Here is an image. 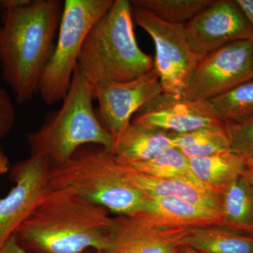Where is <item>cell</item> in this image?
<instances>
[{"label": "cell", "instance_id": "obj_8", "mask_svg": "<svg viewBox=\"0 0 253 253\" xmlns=\"http://www.w3.org/2000/svg\"><path fill=\"white\" fill-rule=\"evenodd\" d=\"M252 41L235 42L205 56L189 82L185 97L209 101L253 79Z\"/></svg>", "mask_w": 253, "mask_h": 253}, {"label": "cell", "instance_id": "obj_1", "mask_svg": "<svg viewBox=\"0 0 253 253\" xmlns=\"http://www.w3.org/2000/svg\"><path fill=\"white\" fill-rule=\"evenodd\" d=\"M116 218L106 208L68 189H49L14 234L32 252L106 253L112 244Z\"/></svg>", "mask_w": 253, "mask_h": 253}, {"label": "cell", "instance_id": "obj_21", "mask_svg": "<svg viewBox=\"0 0 253 253\" xmlns=\"http://www.w3.org/2000/svg\"><path fill=\"white\" fill-rule=\"evenodd\" d=\"M129 166L134 170L154 177L186 181L207 189L195 176L189 158L173 146L163 150L148 161Z\"/></svg>", "mask_w": 253, "mask_h": 253}, {"label": "cell", "instance_id": "obj_11", "mask_svg": "<svg viewBox=\"0 0 253 253\" xmlns=\"http://www.w3.org/2000/svg\"><path fill=\"white\" fill-rule=\"evenodd\" d=\"M185 27L191 44L204 56L231 43L253 39L252 23L236 0H214Z\"/></svg>", "mask_w": 253, "mask_h": 253}, {"label": "cell", "instance_id": "obj_5", "mask_svg": "<svg viewBox=\"0 0 253 253\" xmlns=\"http://www.w3.org/2000/svg\"><path fill=\"white\" fill-rule=\"evenodd\" d=\"M49 189H68L120 216L144 212L147 196L131 185L124 165L111 151L80 148L61 164L51 166Z\"/></svg>", "mask_w": 253, "mask_h": 253}, {"label": "cell", "instance_id": "obj_10", "mask_svg": "<svg viewBox=\"0 0 253 253\" xmlns=\"http://www.w3.org/2000/svg\"><path fill=\"white\" fill-rule=\"evenodd\" d=\"M51 164L42 156H30L10 169L15 185L0 199V248L31 215L49 188Z\"/></svg>", "mask_w": 253, "mask_h": 253}, {"label": "cell", "instance_id": "obj_29", "mask_svg": "<svg viewBox=\"0 0 253 253\" xmlns=\"http://www.w3.org/2000/svg\"><path fill=\"white\" fill-rule=\"evenodd\" d=\"M10 169L11 167H10L9 159L3 152L0 146V176L9 172Z\"/></svg>", "mask_w": 253, "mask_h": 253}, {"label": "cell", "instance_id": "obj_19", "mask_svg": "<svg viewBox=\"0 0 253 253\" xmlns=\"http://www.w3.org/2000/svg\"><path fill=\"white\" fill-rule=\"evenodd\" d=\"M221 214L224 228L253 235V185L245 173L222 195Z\"/></svg>", "mask_w": 253, "mask_h": 253}, {"label": "cell", "instance_id": "obj_3", "mask_svg": "<svg viewBox=\"0 0 253 253\" xmlns=\"http://www.w3.org/2000/svg\"><path fill=\"white\" fill-rule=\"evenodd\" d=\"M94 100V84L77 66L61 107L48 113L41 128L28 134L31 156L48 158L55 166L67 161L86 144L112 152V136L96 114Z\"/></svg>", "mask_w": 253, "mask_h": 253}, {"label": "cell", "instance_id": "obj_25", "mask_svg": "<svg viewBox=\"0 0 253 253\" xmlns=\"http://www.w3.org/2000/svg\"><path fill=\"white\" fill-rule=\"evenodd\" d=\"M15 122V109L9 94L0 86V140L12 129Z\"/></svg>", "mask_w": 253, "mask_h": 253}, {"label": "cell", "instance_id": "obj_28", "mask_svg": "<svg viewBox=\"0 0 253 253\" xmlns=\"http://www.w3.org/2000/svg\"><path fill=\"white\" fill-rule=\"evenodd\" d=\"M236 1L253 26V0H236Z\"/></svg>", "mask_w": 253, "mask_h": 253}, {"label": "cell", "instance_id": "obj_9", "mask_svg": "<svg viewBox=\"0 0 253 253\" xmlns=\"http://www.w3.org/2000/svg\"><path fill=\"white\" fill-rule=\"evenodd\" d=\"M93 84L94 100L99 104V117L112 136L113 146L131 124L134 115L163 92L154 68L133 81H101Z\"/></svg>", "mask_w": 253, "mask_h": 253}, {"label": "cell", "instance_id": "obj_22", "mask_svg": "<svg viewBox=\"0 0 253 253\" xmlns=\"http://www.w3.org/2000/svg\"><path fill=\"white\" fill-rule=\"evenodd\" d=\"M214 0H132L131 4L147 10L166 22L186 24L209 7Z\"/></svg>", "mask_w": 253, "mask_h": 253}, {"label": "cell", "instance_id": "obj_2", "mask_svg": "<svg viewBox=\"0 0 253 253\" xmlns=\"http://www.w3.org/2000/svg\"><path fill=\"white\" fill-rule=\"evenodd\" d=\"M64 1L31 0L21 7L4 10L0 25L2 76L19 104L38 91L59 31Z\"/></svg>", "mask_w": 253, "mask_h": 253}, {"label": "cell", "instance_id": "obj_12", "mask_svg": "<svg viewBox=\"0 0 253 253\" xmlns=\"http://www.w3.org/2000/svg\"><path fill=\"white\" fill-rule=\"evenodd\" d=\"M131 123L155 126L172 133H185L207 126H224L208 101L163 92L133 116Z\"/></svg>", "mask_w": 253, "mask_h": 253}, {"label": "cell", "instance_id": "obj_13", "mask_svg": "<svg viewBox=\"0 0 253 253\" xmlns=\"http://www.w3.org/2000/svg\"><path fill=\"white\" fill-rule=\"evenodd\" d=\"M191 228L160 225L141 212L116 218V229L106 253H176Z\"/></svg>", "mask_w": 253, "mask_h": 253}, {"label": "cell", "instance_id": "obj_20", "mask_svg": "<svg viewBox=\"0 0 253 253\" xmlns=\"http://www.w3.org/2000/svg\"><path fill=\"white\" fill-rule=\"evenodd\" d=\"M172 146L188 158L211 156L231 151L225 125L207 126L185 133L169 132Z\"/></svg>", "mask_w": 253, "mask_h": 253}, {"label": "cell", "instance_id": "obj_27", "mask_svg": "<svg viewBox=\"0 0 253 253\" xmlns=\"http://www.w3.org/2000/svg\"><path fill=\"white\" fill-rule=\"evenodd\" d=\"M31 0H0V9L4 10L21 7L31 3Z\"/></svg>", "mask_w": 253, "mask_h": 253}, {"label": "cell", "instance_id": "obj_23", "mask_svg": "<svg viewBox=\"0 0 253 253\" xmlns=\"http://www.w3.org/2000/svg\"><path fill=\"white\" fill-rule=\"evenodd\" d=\"M221 121L240 122L253 116V79L209 100Z\"/></svg>", "mask_w": 253, "mask_h": 253}, {"label": "cell", "instance_id": "obj_14", "mask_svg": "<svg viewBox=\"0 0 253 253\" xmlns=\"http://www.w3.org/2000/svg\"><path fill=\"white\" fill-rule=\"evenodd\" d=\"M144 212L156 224L183 227H224L222 216L217 210L176 197L148 196Z\"/></svg>", "mask_w": 253, "mask_h": 253}, {"label": "cell", "instance_id": "obj_6", "mask_svg": "<svg viewBox=\"0 0 253 253\" xmlns=\"http://www.w3.org/2000/svg\"><path fill=\"white\" fill-rule=\"evenodd\" d=\"M114 0H66L54 53L40 81L38 91L48 106L63 101L77 67L86 36L111 9Z\"/></svg>", "mask_w": 253, "mask_h": 253}, {"label": "cell", "instance_id": "obj_30", "mask_svg": "<svg viewBox=\"0 0 253 253\" xmlns=\"http://www.w3.org/2000/svg\"><path fill=\"white\" fill-rule=\"evenodd\" d=\"M245 162H246L245 174L253 185V158H245Z\"/></svg>", "mask_w": 253, "mask_h": 253}, {"label": "cell", "instance_id": "obj_31", "mask_svg": "<svg viewBox=\"0 0 253 253\" xmlns=\"http://www.w3.org/2000/svg\"><path fill=\"white\" fill-rule=\"evenodd\" d=\"M176 253H200L189 246H183L179 247Z\"/></svg>", "mask_w": 253, "mask_h": 253}, {"label": "cell", "instance_id": "obj_16", "mask_svg": "<svg viewBox=\"0 0 253 253\" xmlns=\"http://www.w3.org/2000/svg\"><path fill=\"white\" fill-rule=\"evenodd\" d=\"M170 146L168 131L131 123L115 144L112 154L118 163L131 166L148 161Z\"/></svg>", "mask_w": 253, "mask_h": 253}, {"label": "cell", "instance_id": "obj_15", "mask_svg": "<svg viewBox=\"0 0 253 253\" xmlns=\"http://www.w3.org/2000/svg\"><path fill=\"white\" fill-rule=\"evenodd\" d=\"M125 174L131 185L152 197H176L207 206L221 212L222 195L179 180L160 179L134 170L124 165Z\"/></svg>", "mask_w": 253, "mask_h": 253}, {"label": "cell", "instance_id": "obj_18", "mask_svg": "<svg viewBox=\"0 0 253 253\" xmlns=\"http://www.w3.org/2000/svg\"><path fill=\"white\" fill-rule=\"evenodd\" d=\"M183 246L200 253H253V235L221 226L191 228Z\"/></svg>", "mask_w": 253, "mask_h": 253}, {"label": "cell", "instance_id": "obj_32", "mask_svg": "<svg viewBox=\"0 0 253 253\" xmlns=\"http://www.w3.org/2000/svg\"><path fill=\"white\" fill-rule=\"evenodd\" d=\"M253 46V39L252 40Z\"/></svg>", "mask_w": 253, "mask_h": 253}, {"label": "cell", "instance_id": "obj_4", "mask_svg": "<svg viewBox=\"0 0 253 253\" xmlns=\"http://www.w3.org/2000/svg\"><path fill=\"white\" fill-rule=\"evenodd\" d=\"M129 0L113 6L88 33L78 67L91 83L135 80L154 68V59L138 45Z\"/></svg>", "mask_w": 253, "mask_h": 253}, {"label": "cell", "instance_id": "obj_7", "mask_svg": "<svg viewBox=\"0 0 253 253\" xmlns=\"http://www.w3.org/2000/svg\"><path fill=\"white\" fill-rule=\"evenodd\" d=\"M131 16L154 41V68L163 92L185 96L191 78L205 57L191 44L185 24L166 22L147 10L132 5Z\"/></svg>", "mask_w": 253, "mask_h": 253}, {"label": "cell", "instance_id": "obj_26", "mask_svg": "<svg viewBox=\"0 0 253 253\" xmlns=\"http://www.w3.org/2000/svg\"><path fill=\"white\" fill-rule=\"evenodd\" d=\"M0 253H43L38 252H32V251H26L18 245L17 241L15 239L14 236L11 238L2 247L0 248Z\"/></svg>", "mask_w": 253, "mask_h": 253}, {"label": "cell", "instance_id": "obj_24", "mask_svg": "<svg viewBox=\"0 0 253 253\" xmlns=\"http://www.w3.org/2000/svg\"><path fill=\"white\" fill-rule=\"evenodd\" d=\"M231 151L244 158H253V116L240 122L226 123Z\"/></svg>", "mask_w": 253, "mask_h": 253}, {"label": "cell", "instance_id": "obj_17", "mask_svg": "<svg viewBox=\"0 0 253 253\" xmlns=\"http://www.w3.org/2000/svg\"><path fill=\"white\" fill-rule=\"evenodd\" d=\"M189 160L193 172L202 185L221 195L246 172L245 158L231 151Z\"/></svg>", "mask_w": 253, "mask_h": 253}]
</instances>
